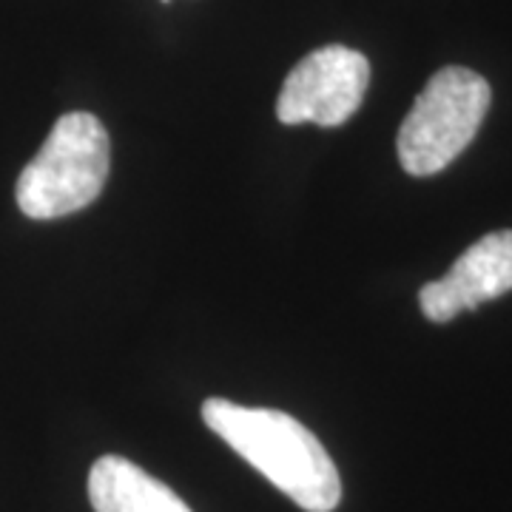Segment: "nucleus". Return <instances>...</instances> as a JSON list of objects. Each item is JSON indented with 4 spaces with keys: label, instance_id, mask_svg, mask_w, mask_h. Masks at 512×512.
I'll return each mask as SVG.
<instances>
[{
    "label": "nucleus",
    "instance_id": "f257e3e1",
    "mask_svg": "<svg viewBox=\"0 0 512 512\" xmlns=\"http://www.w3.org/2000/svg\"><path fill=\"white\" fill-rule=\"evenodd\" d=\"M202 421L302 510L333 512L339 507L342 478L333 458L293 416L208 399L202 404Z\"/></svg>",
    "mask_w": 512,
    "mask_h": 512
},
{
    "label": "nucleus",
    "instance_id": "f03ea898",
    "mask_svg": "<svg viewBox=\"0 0 512 512\" xmlns=\"http://www.w3.org/2000/svg\"><path fill=\"white\" fill-rule=\"evenodd\" d=\"M109 177V134L89 111L63 114L20 174L15 197L32 220H57L92 205Z\"/></svg>",
    "mask_w": 512,
    "mask_h": 512
},
{
    "label": "nucleus",
    "instance_id": "7ed1b4c3",
    "mask_svg": "<svg viewBox=\"0 0 512 512\" xmlns=\"http://www.w3.org/2000/svg\"><path fill=\"white\" fill-rule=\"evenodd\" d=\"M490 83L473 69L447 66L430 77L399 128V160L413 177H433L473 143L490 111Z\"/></svg>",
    "mask_w": 512,
    "mask_h": 512
},
{
    "label": "nucleus",
    "instance_id": "20e7f679",
    "mask_svg": "<svg viewBox=\"0 0 512 512\" xmlns=\"http://www.w3.org/2000/svg\"><path fill=\"white\" fill-rule=\"evenodd\" d=\"M370 83V63L348 46H325L302 57L285 77L276 117L285 126H342L362 106Z\"/></svg>",
    "mask_w": 512,
    "mask_h": 512
},
{
    "label": "nucleus",
    "instance_id": "39448f33",
    "mask_svg": "<svg viewBox=\"0 0 512 512\" xmlns=\"http://www.w3.org/2000/svg\"><path fill=\"white\" fill-rule=\"evenodd\" d=\"M507 291H512V231H495L458 256L450 274L427 282L419 305L430 322H450Z\"/></svg>",
    "mask_w": 512,
    "mask_h": 512
},
{
    "label": "nucleus",
    "instance_id": "423d86ee",
    "mask_svg": "<svg viewBox=\"0 0 512 512\" xmlns=\"http://www.w3.org/2000/svg\"><path fill=\"white\" fill-rule=\"evenodd\" d=\"M94 512H191L180 495L123 456H103L89 473Z\"/></svg>",
    "mask_w": 512,
    "mask_h": 512
},
{
    "label": "nucleus",
    "instance_id": "0eeeda50",
    "mask_svg": "<svg viewBox=\"0 0 512 512\" xmlns=\"http://www.w3.org/2000/svg\"><path fill=\"white\" fill-rule=\"evenodd\" d=\"M160 3H168V0H160Z\"/></svg>",
    "mask_w": 512,
    "mask_h": 512
}]
</instances>
